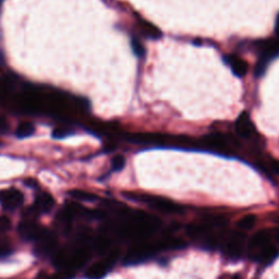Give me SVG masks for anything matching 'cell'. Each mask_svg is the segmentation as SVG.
Listing matches in <instances>:
<instances>
[{
	"mask_svg": "<svg viewBox=\"0 0 279 279\" xmlns=\"http://www.w3.org/2000/svg\"><path fill=\"white\" fill-rule=\"evenodd\" d=\"M111 241L109 238L101 235L97 240L95 241V250L98 252L99 254H105L110 250Z\"/></svg>",
	"mask_w": 279,
	"mask_h": 279,
	"instance_id": "20",
	"label": "cell"
},
{
	"mask_svg": "<svg viewBox=\"0 0 279 279\" xmlns=\"http://www.w3.org/2000/svg\"><path fill=\"white\" fill-rule=\"evenodd\" d=\"M91 257V252L88 248L82 246L79 248L74 252H72L70 255V261H69V267L71 270H76V268H80L87 264V262L90 260Z\"/></svg>",
	"mask_w": 279,
	"mask_h": 279,
	"instance_id": "11",
	"label": "cell"
},
{
	"mask_svg": "<svg viewBox=\"0 0 279 279\" xmlns=\"http://www.w3.org/2000/svg\"><path fill=\"white\" fill-rule=\"evenodd\" d=\"M25 185L26 186H36V181H34V180H26L25 181Z\"/></svg>",
	"mask_w": 279,
	"mask_h": 279,
	"instance_id": "31",
	"label": "cell"
},
{
	"mask_svg": "<svg viewBox=\"0 0 279 279\" xmlns=\"http://www.w3.org/2000/svg\"><path fill=\"white\" fill-rule=\"evenodd\" d=\"M132 48L134 53H136L138 57H143L144 52H145V49H144L142 43L137 39H132Z\"/></svg>",
	"mask_w": 279,
	"mask_h": 279,
	"instance_id": "24",
	"label": "cell"
},
{
	"mask_svg": "<svg viewBox=\"0 0 279 279\" xmlns=\"http://www.w3.org/2000/svg\"><path fill=\"white\" fill-rule=\"evenodd\" d=\"M225 61H226L230 69H232V71L235 77L243 78L245 77V74L248 73L249 63L241 57L235 55H227L225 57Z\"/></svg>",
	"mask_w": 279,
	"mask_h": 279,
	"instance_id": "10",
	"label": "cell"
},
{
	"mask_svg": "<svg viewBox=\"0 0 279 279\" xmlns=\"http://www.w3.org/2000/svg\"><path fill=\"white\" fill-rule=\"evenodd\" d=\"M271 240L272 233L268 230H261V232H256L249 241V253L252 259L255 260L262 250L272 244Z\"/></svg>",
	"mask_w": 279,
	"mask_h": 279,
	"instance_id": "5",
	"label": "cell"
},
{
	"mask_svg": "<svg viewBox=\"0 0 279 279\" xmlns=\"http://www.w3.org/2000/svg\"><path fill=\"white\" fill-rule=\"evenodd\" d=\"M212 228L213 227L211 226V225H208L207 223L206 224H194V225H190V226L187 227L186 232L191 238L205 239L207 235L211 233Z\"/></svg>",
	"mask_w": 279,
	"mask_h": 279,
	"instance_id": "13",
	"label": "cell"
},
{
	"mask_svg": "<svg viewBox=\"0 0 279 279\" xmlns=\"http://www.w3.org/2000/svg\"><path fill=\"white\" fill-rule=\"evenodd\" d=\"M55 205V201L50 194L48 193H43L40 196H37L35 202V208L37 212L47 213Z\"/></svg>",
	"mask_w": 279,
	"mask_h": 279,
	"instance_id": "14",
	"label": "cell"
},
{
	"mask_svg": "<svg viewBox=\"0 0 279 279\" xmlns=\"http://www.w3.org/2000/svg\"><path fill=\"white\" fill-rule=\"evenodd\" d=\"M256 223V217L254 215H246L238 222V227L241 230H249L254 227Z\"/></svg>",
	"mask_w": 279,
	"mask_h": 279,
	"instance_id": "22",
	"label": "cell"
},
{
	"mask_svg": "<svg viewBox=\"0 0 279 279\" xmlns=\"http://www.w3.org/2000/svg\"><path fill=\"white\" fill-rule=\"evenodd\" d=\"M232 279H239V278H238V277H237V276H234V277H232Z\"/></svg>",
	"mask_w": 279,
	"mask_h": 279,
	"instance_id": "33",
	"label": "cell"
},
{
	"mask_svg": "<svg viewBox=\"0 0 279 279\" xmlns=\"http://www.w3.org/2000/svg\"><path fill=\"white\" fill-rule=\"evenodd\" d=\"M274 237H275L276 240L279 242V227L274 230Z\"/></svg>",
	"mask_w": 279,
	"mask_h": 279,
	"instance_id": "32",
	"label": "cell"
},
{
	"mask_svg": "<svg viewBox=\"0 0 279 279\" xmlns=\"http://www.w3.org/2000/svg\"><path fill=\"white\" fill-rule=\"evenodd\" d=\"M114 265L115 262L109 260V257L106 256L105 260L95 263V264L91 266L87 274H85V276L89 279H100L106 276V274L109 272L110 268Z\"/></svg>",
	"mask_w": 279,
	"mask_h": 279,
	"instance_id": "8",
	"label": "cell"
},
{
	"mask_svg": "<svg viewBox=\"0 0 279 279\" xmlns=\"http://www.w3.org/2000/svg\"><path fill=\"white\" fill-rule=\"evenodd\" d=\"M37 250L41 253H49L56 248L57 240L56 237L48 230H44L41 237L37 239Z\"/></svg>",
	"mask_w": 279,
	"mask_h": 279,
	"instance_id": "12",
	"label": "cell"
},
{
	"mask_svg": "<svg viewBox=\"0 0 279 279\" xmlns=\"http://www.w3.org/2000/svg\"><path fill=\"white\" fill-rule=\"evenodd\" d=\"M125 165H126V159L122 155H117V156H115L111 160V168L115 171L121 170L123 167H125Z\"/></svg>",
	"mask_w": 279,
	"mask_h": 279,
	"instance_id": "23",
	"label": "cell"
},
{
	"mask_svg": "<svg viewBox=\"0 0 279 279\" xmlns=\"http://www.w3.org/2000/svg\"><path fill=\"white\" fill-rule=\"evenodd\" d=\"M72 277H73V270H71V268H70V270H62L55 276L56 279H70Z\"/></svg>",
	"mask_w": 279,
	"mask_h": 279,
	"instance_id": "26",
	"label": "cell"
},
{
	"mask_svg": "<svg viewBox=\"0 0 279 279\" xmlns=\"http://www.w3.org/2000/svg\"><path fill=\"white\" fill-rule=\"evenodd\" d=\"M35 128L31 122H22L17 129V137L20 139L29 138L34 133Z\"/></svg>",
	"mask_w": 279,
	"mask_h": 279,
	"instance_id": "21",
	"label": "cell"
},
{
	"mask_svg": "<svg viewBox=\"0 0 279 279\" xmlns=\"http://www.w3.org/2000/svg\"><path fill=\"white\" fill-rule=\"evenodd\" d=\"M159 250L158 243H147L141 242L134 244L132 248L128 251L125 259L126 264H134L142 261L147 260L148 257L154 255Z\"/></svg>",
	"mask_w": 279,
	"mask_h": 279,
	"instance_id": "3",
	"label": "cell"
},
{
	"mask_svg": "<svg viewBox=\"0 0 279 279\" xmlns=\"http://www.w3.org/2000/svg\"><path fill=\"white\" fill-rule=\"evenodd\" d=\"M257 48H259L260 51V59L256 63L255 76L261 77L265 72L268 62L279 53V42L273 39L262 41L257 44Z\"/></svg>",
	"mask_w": 279,
	"mask_h": 279,
	"instance_id": "1",
	"label": "cell"
},
{
	"mask_svg": "<svg viewBox=\"0 0 279 279\" xmlns=\"http://www.w3.org/2000/svg\"><path fill=\"white\" fill-rule=\"evenodd\" d=\"M8 129H9L8 121L4 119L3 117H0V132H1V133L7 132Z\"/></svg>",
	"mask_w": 279,
	"mask_h": 279,
	"instance_id": "29",
	"label": "cell"
},
{
	"mask_svg": "<svg viewBox=\"0 0 279 279\" xmlns=\"http://www.w3.org/2000/svg\"><path fill=\"white\" fill-rule=\"evenodd\" d=\"M277 255H278V250L276 246L270 244L268 246H266L264 250H262L260 252L255 260H257L261 263H264V264H270L271 262H273L276 259Z\"/></svg>",
	"mask_w": 279,
	"mask_h": 279,
	"instance_id": "16",
	"label": "cell"
},
{
	"mask_svg": "<svg viewBox=\"0 0 279 279\" xmlns=\"http://www.w3.org/2000/svg\"><path fill=\"white\" fill-rule=\"evenodd\" d=\"M268 168H270L273 173L279 175V160L277 159H270L268 162Z\"/></svg>",
	"mask_w": 279,
	"mask_h": 279,
	"instance_id": "27",
	"label": "cell"
},
{
	"mask_svg": "<svg viewBox=\"0 0 279 279\" xmlns=\"http://www.w3.org/2000/svg\"><path fill=\"white\" fill-rule=\"evenodd\" d=\"M23 200L24 197L22 192L14 189V187L0 191V204L6 209L12 211V209L20 207L23 204Z\"/></svg>",
	"mask_w": 279,
	"mask_h": 279,
	"instance_id": "6",
	"label": "cell"
},
{
	"mask_svg": "<svg viewBox=\"0 0 279 279\" xmlns=\"http://www.w3.org/2000/svg\"><path fill=\"white\" fill-rule=\"evenodd\" d=\"M69 130H67L66 128H57L53 130L52 132V137L56 138V139H62V138H66L67 136H69Z\"/></svg>",
	"mask_w": 279,
	"mask_h": 279,
	"instance_id": "25",
	"label": "cell"
},
{
	"mask_svg": "<svg viewBox=\"0 0 279 279\" xmlns=\"http://www.w3.org/2000/svg\"><path fill=\"white\" fill-rule=\"evenodd\" d=\"M70 255H71V253H70L67 249L59 250L57 253L53 255V264L59 268H64L69 266Z\"/></svg>",
	"mask_w": 279,
	"mask_h": 279,
	"instance_id": "17",
	"label": "cell"
},
{
	"mask_svg": "<svg viewBox=\"0 0 279 279\" xmlns=\"http://www.w3.org/2000/svg\"><path fill=\"white\" fill-rule=\"evenodd\" d=\"M10 226H11V222L9 221L8 217H0V229L4 232V230H8Z\"/></svg>",
	"mask_w": 279,
	"mask_h": 279,
	"instance_id": "28",
	"label": "cell"
},
{
	"mask_svg": "<svg viewBox=\"0 0 279 279\" xmlns=\"http://www.w3.org/2000/svg\"><path fill=\"white\" fill-rule=\"evenodd\" d=\"M224 249L226 254L232 259H239L244 249V234L240 232L230 233L225 240Z\"/></svg>",
	"mask_w": 279,
	"mask_h": 279,
	"instance_id": "4",
	"label": "cell"
},
{
	"mask_svg": "<svg viewBox=\"0 0 279 279\" xmlns=\"http://www.w3.org/2000/svg\"><path fill=\"white\" fill-rule=\"evenodd\" d=\"M45 229H43L40 225H37L34 222L25 221L20 224L19 226V233L21 237L26 240H36L39 239L42 233L44 232Z\"/></svg>",
	"mask_w": 279,
	"mask_h": 279,
	"instance_id": "9",
	"label": "cell"
},
{
	"mask_svg": "<svg viewBox=\"0 0 279 279\" xmlns=\"http://www.w3.org/2000/svg\"><path fill=\"white\" fill-rule=\"evenodd\" d=\"M275 32L276 34L279 36V13L277 14V18H276V23H275Z\"/></svg>",
	"mask_w": 279,
	"mask_h": 279,
	"instance_id": "30",
	"label": "cell"
},
{
	"mask_svg": "<svg viewBox=\"0 0 279 279\" xmlns=\"http://www.w3.org/2000/svg\"><path fill=\"white\" fill-rule=\"evenodd\" d=\"M207 149L213 152L221 153L223 155H232L233 153L234 145L230 141L228 137L221 132H214L208 134L203 139V142L200 143Z\"/></svg>",
	"mask_w": 279,
	"mask_h": 279,
	"instance_id": "2",
	"label": "cell"
},
{
	"mask_svg": "<svg viewBox=\"0 0 279 279\" xmlns=\"http://www.w3.org/2000/svg\"><path fill=\"white\" fill-rule=\"evenodd\" d=\"M13 85L11 78L3 77L0 79V97H8L13 91Z\"/></svg>",
	"mask_w": 279,
	"mask_h": 279,
	"instance_id": "19",
	"label": "cell"
},
{
	"mask_svg": "<svg viewBox=\"0 0 279 279\" xmlns=\"http://www.w3.org/2000/svg\"><path fill=\"white\" fill-rule=\"evenodd\" d=\"M69 195L71 196L72 198L77 201H82V202H93L95 201L97 196L93 193H90L87 191H82V190H72L69 192Z\"/></svg>",
	"mask_w": 279,
	"mask_h": 279,
	"instance_id": "18",
	"label": "cell"
},
{
	"mask_svg": "<svg viewBox=\"0 0 279 279\" xmlns=\"http://www.w3.org/2000/svg\"><path fill=\"white\" fill-rule=\"evenodd\" d=\"M234 129L238 136L242 139L249 140L256 137L255 127L253 122H252L248 112H242V114L238 117L237 121H235Z\"/></svg>",
	"mask_w": 279,
	"mask_h": 279,
	"instance_id": "7",
	"label": "cell"
},
{
	"mask_svg": "<svg viewBox=\"0 0 279 279\" xmlns=\"http://www.w3.org/2000/svg\"><path fill=\"white\" fill-rule=\"evenodd\" d=\"M139 28L140 30H141L142 33L145 36L149 37V39L157 40L160 36H162V33H160V31L156 28V26L141 18L139 19Z\"/></svg>",
	"mask_w": 279,
	"mask_h": 279,
	"instance_id": "15",
	"label": "cell"
}]
</instances>
